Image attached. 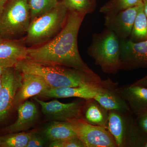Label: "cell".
Returning a JSON list of instances; mask_svg holds the SVG:
<instances>
[{"instance_id": "obj_12", "label": "cell", "mask_w": 147, "mask_h": 147, "mask_svg": "<svg viewBox=\"0 0 147 147\" xmlns=\"http://www.w3.org/2000/svg\"><path fill=\"white\" fill-rule=\"evenodd\" d=\"M135 118L147 114V88L131 84L117 88Z\"/></svg>"}, {"instance_id": "obj_30", "label": "cell", "mask_w": 147, "mask_h": 147, "mask_svg": "<svg viewBox=\"0 0 147 147\" xmlns=\"http://www.w3.org/2000/svg\"><path fill=\"white\" fill-rule=\"evenodd\" d=\"M143 5H144V11L147 18V0H143Z\"/></svg>"}, {"instance_id": "obj_2", "label": "cell", "mask_w": 147, "mask_h": 147, "mask_svg": "<svg viewBox=\"0 0 147 147\" xmlns=\"http://www.w3.org/2000/svg\"><path fill=\"white\" fill-rule=\"evenodd\" d=\"M14 67L21 73L32 74L40 76L50 88L100 86H104L107 82V79L102 80L93 71L45 64L27 59L20 61Z\"/></svg>"}, {"instance_id": "obj_34", "label": "cell", "mask_w": 147, "mask_h": 147, "mask_svg": "<svg viewBox=\"0 0 147 147\" xmlns=\"http://www.w3.org/2000/svg\"><path fill=\"white\" fill-rule=\"evenodd\" d=\"M3 40V38H2L1 37V36H0V42H1V41H2Z\"/></svg>"}, {"instance_id": "obj_10", "label": "cell", "mask_w": 147, "mask_h": 147, "mask_svg": "<svg viewBox=\"0 0 147 147\" xmlns=\"http://www.w3.org/2000/svg\"><path fill=\"white\" fill-rule=\"evenodd\" d=\"M120 40V69L129 70L147 67V40L134 42Z\"/></svg>"}, {"instance_id": "obj_23", "label": "cell", "mask_w": 147, "mask_h": 147, "mask_svg": "<svg viewBox=\"0 0 147 147\" xmlns=\"http://www.w3.org/2000/svg\"><path fill=\"white\" fill-rule=\"evenodd\" d=\"M31 21L52 9L58 4L57 0H27Z\"/></svg>"}, {"instance_id": "obj_28", "label": "cell", "mask_w": 147, "mask_h": 147, "mask_svg": "<svg viewBox=\"0 0 147 147\" xmlns=\"http://www.w3.org/2000/svg\"><path fill=\"white\" fill-rule=\"evenodd\" d=\"M133 84L147 88V75L142 79L137 80V81L133 83Z\"/></svg>"}, {"instance_id": "obj_27", "label": "cell", "mask_w": 147, "mask_h": 147, "mask_svg": "<svg viewBox=\"0 0 147 147\" xmlns=\"http://www.w3.org/2000/svg\"><path fill=\"white\" fill-rule=\"evenodd\" d=\"M135 119L139 129L142 134L147 137V114Z\"/></svg>"}, {"instance_id": "obj_33", "label": "cell", "mask_w": 147, "mask_h": 147, "mask_svg": "<svg viewBox=\"0 0 147 147\" xmlns=\"http://www.w3.org/2000/svg\"><path fill=\"white\" fill-rule=\"evenodd\" d=\"M143 147H147V139L146 140V142H145L144 145H143Z\"/></svg>"}, {"instance_id": "obj_16", "label": "cell", "mask_w": 147, "mask_h": 147, "mask_svg": "<svg viewBox=\"0 0 147 147\" xmlns=\"http://www.w3.org/2000/svg\"><path fill=\"white\" fill-rule=\"evenodd\" d=\"M18 116L16 120L12 124L4 128L7 133L26 131L35 124L38 118V112L36 105L26 100L17 108Z\"/></svg>"}, {"instance_id": "obj_31", "label": "cell", "mask_w": 147, "mask_h": 147, "mask_svg": "<svg viewBox=\"0 0 147 147\" xmlns=\"http://www.w3.org/2000/svg\"><path fill=\"white\" fill-rule=\"evenodd\" d=\"M5 69V68H3V67H0V77L3 74V73Z\"/></svg>"}, {"instance_id": "obj_24", "label": "cell", "mask_w": 147, "mask_h": 147, "mask_svg": "<svg viewBox=\"0 0 147 147\" xmlns=\"http://www.w3.org/2000/svg\"><path fill=\"white\" fill-rule=\"evenodd\" d=\"M69 11L88 13L94 11L95 4L91 0H61Z\"/></svg>"}, {"instance_id": "obj_15", "label": "cell", "mask_w": 147, "mask_h": 147, "mask_svg": "<svg viewBox=\"0 0 147 147\" xmlns=\"http://www.w3.org/2000/svg\"><path fill=\"white\" fill-rule=\"evenodd\" d=\"M22 84L16 93L13 107L19 105L30 98L38 96L50 88L40 76L30 73H22Z\"/></svg>"}, {"instance_id": "obj_1", "label": "cell", "mask_w": 147, "mask_h": 147, "mask_svg": "<svg viewBox=\"0 0 147 147\" xmlns=\"http://www.w3.org/2000/svg\"><path fill=\"white\" fill-rule=\"evenodd\" d=\"M86 15L69 11L65 25L60 32L45 44L28 48L26 59L92 71L81 57L77 43L79 29Z\"/></svg>"}, {"instance_id": "obj_20", "label": "cell", "mask_w": 147, "mask_h": 147, "mask_svg": "<svg viewBox=\"0 0 147 147\" xmlns=\"http://www.w3.org/2000/svg\"><path fill=\"white\" fill-rule=\"evenodd\" d=\"M129 39L134 42L147 40V18L144 11L143 3L139 5Z\"/></svg>"}, {"instance_id": "obj_13", "label": "cell", "mask_w": 147, "mask_h": 147, "mask_svg": "<svg viewBox=\"0 0 147 147\" xmlns=\"http://www.w3.org/2000/svg\"><path fill=\"white\" fill-rule=\"evenodd\" d=\"M112 82V80L108 79L107 84L104 86H84L50 88L38 96L48 98L78 97L85 100L94 99L99 92L104 88L109 86Z\"/></svg>"}, {"instance_id": "obj_3", "label": "cell", "mask_w": 147, "mask_h": 147, "mask_svg": "<svg viewBox=\"0 0 147 147\" xmlns=\"http://www.w3.org/2000/svg\"><path fill=\"white\" fill-rule=\"evenodd\" d=\"M69 12L59 2L52 9L31 21L24 38L26 47H37L53 39L63 28Z\"/></svg>"}, {"instance_id": "obj_9", "label": "cell", "mask_w": 147, "mask_h": 147, "mask_svg": "<svg viewBox=\"0 0 147 147\" xmlns=\"http://www.w3.org/2000/svg\"><path fill=\"white\" fill-rule=\"evenodd\" d=\"M0 90V124L8 117L13 108L16 93L22 84V74L14 67L5 68Z\"/></svg>"}, {"instance_id": "obj_4", "label": "cell", "mask_w": 147, "mask_h": 147, "mask_svg": "<svg viewBox=\"0 0 147 147\" xmlns=\"http://www.w3.org/2000/svg\"><path fill=\"white\" fill-rule=\"evenodd\" d=\"M88 53L104 73L116 74L120 70V40L109 29L93 35Z\"/></svg>"}, {"instance_id": "obj_6", "label": "cell", "mask_w": 147, "mask_h": 147, "mask_svg": "<svg viewBox=\"0 0 147 147\" xmlns=\"http://www.w3.org/2000/svg\"><path fill=\"white\" fill-rule=\"evenodd\" d=\"M108 130L117 147H143L147 139L139 129L131 112L109 111Z\"/></svg>"}, {"instance_id": "obj_8", "label": "cell", "mask_w": 147, "mask_h": 147, "mask_svg": "<svg viewBox=\"0 0 147 147\" xmlns=\"http://www.w3.org/2000/svg\"><path fill=\"white\" fill-rule=\"evenodd\" d=\"M34 99L41 106L42 113L52 121L71 122L82 119V110L85 99L63 103L57 100L45 102L36 96Z\"/></svg>"}, {"instance_id": "obj_18", "label": "cell", "mask_w": 147, "mask_h": 147, "mask_svg": "<svg viewBox=\"0 0 147 147\" xmlns=\"http://www.w3.org/2000/svg\"><path fill=\"white\" fill-rule=\"evenodd\" d=\"M109 111L94 99L86 100L82 112V118L88 123L108 129Z\"/></svg>"}, {"instance_id": "obj_32", "label": "cell", "mask_w": 147, "mask_h": 147, "mask_svg": "<svg viewBox=\"0 0 147 147\" xmlns=\"http://www.w3.org/2000/svg\"><path fill=\"white\" fill-rule=\"evenodd\" d=\"M2 86V78L1 76L0 77V90L1 89Z\"/></svg>"}, {"instance_id": "obj_22", "label": "cell", "mask_w": 147, "mask_h": 147, "mask_svg": "<svg viewBox=\"0 0 147 147\" xmlns=\"http://www.w3.org/2000/svg\"><path fill=\"white\" fill-rule=\"evenodd\" d=\"M143 0H110L100 8V11L105 15L115 14L126 9L139 5Z\"/></svg>"}, {"instance_id": "obj_26", "label": "cell", "mask_w": 147, "mask_h": 147, "mask_svg": "<svg viewBox=\"0 0 147 147\" xmlns=\"http://www.w3.org/2000/svg\"><path fill=\"white\" fill-rule=\"evenodd\" d=\"M45 143L44 139L34 131L29 140L26 147H43Z\"/></svg>"}, {"instance_id": "obj_35", "label": "cell", "mask_w": 147, "mask_h": 147, "mask_svg": "<svg viewBox=\"0 0 147 147\" xmlns=\"http://www.w3.org/2000/svg\"><path fill=\"white\" fill-rule=\"evenodd\" d=\"M96 1V0H91L92 2L94 3V4H95V2Z\"/></svg>"}, {"instance_id": "obj_17", "label": "cell", "mask_w": 147, "mask_h": 147, "mask_svg": "<svg viewBox=\"0 0 147 147\" xmlns=\"http://www.w3.org/2000/svg\"><path fill=\"white\" fill-rule=\"evenodd\" d=\"M117 83L113 81L94 98L105 109L123 113L131 112L128 105L117 91Z\"/></svg>"}, {"instance_id": "obj_7", "label": "cell", "mask_w": 147, "mask_h": 147, "mask_svg": "<svg viewBox=\"0 0 147 147\" xmlns=\"http://www.w3.org/2000/svg\"><path fill=\"white\" fill-rule=\"evenodd\" d=\"M84 147H117L108 129L93 125L81 119L69 122Z\"/></svg>"}, {"instance_id": "obj_25", "label": "cell", "mask_w": 147, "mask_h": 147, "mask_svg": "<svg viewBox=\"0 0 147 147\" xmlns=\"http://www.w3.org/2000/svg\"><path fill=\"white\" fill-rule=\"evenodd\" d=\"M50 147H84L82 142L78 137L57 140L52 142L49 145Z\"/></svg>"}, {"instance_id": "obj_21", "label": "cell", "mask_w": 147, "mask_h": 147, "mask_svg": "<svg viewBox=\"0 0 147 147\" xmlns=\"http://www.w3.org/2000/svg\"><path fill=\"white\" fill-rule=\"evenodd\" d=\"M34 132H13L0 136V147H26Z\"/></svg>"}, {"instance_id": "obj_19", "label": "cell", "mask_w": 147, "mask_h": 147, "mask_svg": "<svg viewBox=\"0 0 147 147\" xmlns=\"http://www.w3.org/2000/svg\"><path fill=\"white\" fill-rule=\"evenodd\" d=\"M43 135L51 142L77 137L69 122L52 121L43 130Z\"/></svg>"}, {"instance_id": "obj_14", "label": "cell", "mask_w": 147, "mask_h": 147, "mask_svg": "<svg viewBox=\"0 0 147 147\" xmlns=\"http://www.w3.org/2000/svg\"><path fill=\"white\" fill-rule=\"evenodd\" d=\"M28 47L23 39H3L0 42V67H14L26 59Z\"/></svg>"}, {"instance_id": "obj_11", "label": "cell", "mask_w": 147, "mask_h": 147, "mask_svg": "<svg viewBox=\"0 0 147 147\" xmlns=\"http://www.w3.org/2000/svg\"><path fill=\"white\" fill-rule=\"evenodd\" d=\"M140 4L105 15L104 25L106 28L113 32L120 40L129 39Z\"/></svg>"}, {"instance_id": "obj_5", "label": "cell", "mask_w": 147, "mask_h": 147, "mask_svg": "<svg viewBox=\"0 0 147 147\" xmlns=\"http://www.w3.org/2000/svg\"><path fill=\"white\" fill-rule=\"evenodd\" d=\"M31 22L28 1L9 0L0 14V36L3 39H20Z\"/></svg>"}, {"instance_id": "obj_29", "label": "cell", "mask_w": 147, "mask_h": 147, "mask_svg": "<svg viewBox=\"0 0 147 147\" xmlns=\"http://www.w3.org/2000/svg\"><path fill=\"white\" fill-rule=\"evenodd\" d=\"M9 1V0H0V14L2 12L3 9Z\"/></svg>"}]
</instances>
